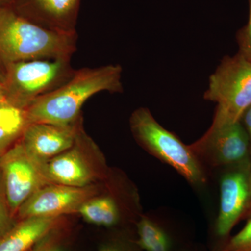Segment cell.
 I'll use <instances>...</instances> for the list:
<instances>
[{
	"label": "cell",
	"instance_id": "obj_1",
	"mask_svg": "<svg viewBox=\"0 0 251 251\" xmlns=\"http://www.w3.org/2000/svg\"><path fill=\"white\" fill-rule=\"evenodd\" d=\"M122 67L109 64L74 71L63 85L41 96L27 108L30 123L68 126L82 117L81 110L92 96L100 92L122 93Z\"/></svg>",
	"mask_w": 251,
	"mask_h": 251
},
{
	"label": "cell",
	"instance_id": "obj_2",
	"mask_svg": "<svg viewBox=\"0 0 251 251\" xmlns=\"http://www.w3.org/2000/svg\"><path fill=\"white\" fill-rule=\"evenodd\" d=\"M76 32L52 30L0 7V63L36 59H70L77 50Z\"/></svg>",
	"mask_w": 251,
	"mask_h": 251
},
{
	"label": "cell",
	"instance_id": "obj_3",
	"mask_svg": "<svg viewBox=\"0 0 251 251\" xmlns=\"http://www.w3.org/2000/svg\"><path fill=\"white\" fill-rule=\"evenodd\" d=\"M130 126L135 140L150 154L173 167L190 184H205V173L198 157L188 145L162 126L148 108H138L132 113Z\"/></svg>",
	"mask_w": 251,
	"mask_h": 251
},
{
	"label": "cell",
	"instance_id": "obj_4",
	"mask_svg": "<svg viewBox=\"0 0 251 251\" xmlns=\"http://www.w3.org/2000/svg\"><path fill=\"white\" fill-rule=\"evenodd\" d=\"M204 98L217 104L209 128L240 122L251 105V61L239 52L225 57L209 77Z\"/></svg>",
	"mask_w": 251,
	"mask_h": 251
},
{
	"label": "cell",
	"instance_id": "obj_5",
	"mask_svg": "<svg viewBox=\"0 0 251 251\" xmlns=\"http://www.w3.org/2000/svg\"><path fill=\"white\" fill-rule=\"evenodd\" d=\"M70 59H36L4 66L5 97L27 109L36 99L65 83L74 71Z\"/></svg>",
	"mask_w": 251,
	"mask_h": 251
},
{
	"label": "cell",
	"instance_id": "obj_6",
	"mask_svg": "<svg viewBox=\"0 0 251 251\" xmlns=\"http://www.w3.org/2000/svg\"><path fill=\"white\" fill-rule=\"evenodd\" d=\"M39 165L50 184L85 187L105 179L108 175L103 153L82 126L72 148Z\"/></svg>",
	"mask_w": 251,
	"mask_h": 251
},
{
	"label": "cell",
	"instance_id": "obj_7",
	"mask_svg": "<svg viewBox=\"0 0 251 251\" xmlns=\"http://www.w3.org/2000/svg\"><path fill=\"white\" fill-rule=\"evenodd\" d=\"M0 173L8 202L16 217L18 209L33 194L50 184L39 163L28 154L21 140L0 157Z\"/></svg>",
	"mask_w": 251,
	"mask_h": 251
},
{
	"label": "cell",
	"instance_id": "obj_8",
	"mask_svg": "<svg viewBox=\"0 0 251 251\" xmlns=\"http://www.w3.org/2000/svg\"><path fill=\"white\" fill-rule=\"evenodd\" d=\"M201 162L212 166L240 165L249 156L250 140L240 122L209 128L197 141L188 145Z\"/></svg>",
	"mask_w": 251,
	"mask_h": 251
},
{
	"label": "cell",
	"instance_id": "obj_9",
	"mask_svg": "<svg viewBox=\"0 0 251 251\" xmlns=\"http://www.w3.org/2000/svg\"><path fill=\"white\" fill-rule=\"evenodd\" d=\"M97 185L75 187L49 184L36 191L18 209V221L29 217H62L78 212L87 200L98 196Z\"/></svg>",
	"mask_w": 251,
	"mask_h": 251
},
{
	"label": "cell",
	"instance_id": "obj_10",
	"mask_svg": "<svg viewBox=\"0 0 251 251\" xmlns=\"http://www.w3.org/2000/svg\"><path fill=\"white\" fill-rule=\"evenodd\" d=\"M219 214L214 226L218 239L214 251H220L229 239L231 231L244 214L250 201V174L247 167L224 175L221 180Z\"/></svg>",
	"mask_w": 251,
	"mask_h": 251
},
{
	"label": "cell",
	"instance_id": "obj_11",
	"mask_svg": "<svg viewBox=\"0 0 251 251\" xmlns=\"http://www.w3.org/2000/svg\"><path fill=\"white\" fill-rule=\"evenodd\" d=\"M82 126V117L68 126L30 123L25 130L21 141L34 161L43 163L72 148Z\"/></svg>",
	"mask_w": 251,
	"mask_h": 251
},
{
	"label": "cell",
	"instance_id": "obj_12",
	"mask_svg": "<svg viewBox=\"0 0 251 251\" xmlns=\"http://www.w3.org/2000/svg\"><path fill=\"white\" fill-rule=\"evenodd\" d=\"M62 217H29L20 220L0 238V251H27L60 224Z\"/></svg>",
	"mask_w": 251,
	"mask_h": 251
},
{
	"label": "cell",
	"instance_id": "obj_13",
	"mask_svg": "<svg viewBox=\"0 0 251 251\" xmlns=\"http://www.w3.org/2000/svg\"><path fill=\"white\" fill-rule=\"evenodd\" d=\"M79 0H31L46 23V28L64 33L75 32L73 26Z\"/></svg>",
	"mask_w": 251,
	"mask_h": 251
},
{
	"label": "cell",
	"instance_id": "obj_14",
	"mask_svg": "<svg viewBox=\"0 0 251 251\" xmlns=\"http://www.w3.org/2000/svg\"><path fill=\"white\" fill-rule=\"evenodd\" d=\"M29 124L27 109L0 100V157L21 140Z\"/></svg>",
	"mask_w": 251,
	"mask_h": 251
},
{
	"label": "cell",
	"instance_id": "obj_15",
	"mask_svg": "<svg viewBox=\"0 0 251 251\" xmlns=\"http://www.w3.org/2000/svg\"><path fill=\"white\" fill-rule=\"evenodd\" d=\"M77 213L87 222L103 227H113L120 221L119 206L110 196H96L87 200Z\"/></svg>",
	"mask_w": 251,
	"mask_h": 251
},
{
	"label": "cell",
	"instance_id": "obj_16",
	"mask_svg": "<svg viewBox=\"0 0 251 251\" xmlns=\"http://www.w3.org/2000/svg\"><path fill=\"white\" fill-rule=\"evenodd\" d=\"M137 245L144 251H174V239L161 225L147 216L137 224Z\"/></svg>",
	"mask_w": 251,
	"mask_h": 251
},
{
	"label": "cell",
	"instance_id": "obj_17",
	"mask_svg": "<svg viewBox=\"0 0 251 251\" xmlns=\"http://www.w3.org/2000/svg\"><path fill=\"white\" fill-rule=\"evenodd\" d=\"M18 221L10 207L0 173V238L9 232Z\"/></svg>",
	"mask_w": 251,
	"mask_h": 251
},
{
	"label": "cell",
	"instance_id": "obj_18",
	"mask_svg": "<svg viewBox=\"0 0 251 251\" xmlns=\"http://www.w3.org/2000/svg\"><path fill=\"white\" fill-rule=\"evenodd\" d=\"M220 251H251V218L242 230L229 238Z\"/></svg>",
	"mask_w": 251,
	"mask_h": 251
},
{
	"label": "cell",
	"instance_id": "obj_19",
	"mask_svg": "<svg viewBox=\"0 0 251 251\" xmlns=\"http://www.w3.org/2000/svg\"><path fill=\"white\" fill-rule=\"evenodd\" d=\"M249 18L245 27L238 31L237 40L239 53L251 61V0H249Z\"/></svg>",
	"mask_w": 251,
	"mask_h": 251
},
{
	"label": "cell",
	"instance_id": "obj_20",
	"mask_svg": "<svg viewBox=\"0 0 251 251\" xmlns=\"http://www.w3.org/2000/svg\"><path fill=\"white\" fill-rule=\"evenodd\" d=\"M56 229L36 243L31 251H66L65 249L55 239Z\"/></svg>",
	"mask_w": 251,
	"mask_h": 251
},
{
	"label": "cell",
	"instance_id": "obj_21",
	"mask_svg": "<svg viewBox=\"0 0 251 251\" xmlns=\"http://www.w3.org/2000/svg\"><path fill=\"white\" fill-rule=\"evenodd\" d=\"M98 251H132L130 249L127 248L125 245L120 244H104L99 248Z\"/></svg>",
	"mask_w": 251,
	"mask_h": 251
},
{
	"label": "cell",
	"instance_id": "obj_22",
	"mask_svg": "<svg viewBox=\"0 0 251 251\" xmlns=\"http://www.w3.org/2000/svg\"><path fill=\"white\" fill-rule=\"evenodd\" d=\"M242 119L244 120V125H245L244 128L247 130L251 143V105L244 112Z\"/></svg>",
	"mask_w": 251,
	"mask_h": 251
},
{
	"label": "cell",
	"instance_id": "obj_23",
	"mask_svg": "<svg viewBox=\"0 0 251 251\" xmlns=\"http://www.w3.org/2000/svg\"><path fill=\"white\" fill-rule=\"evenodd\" d=\"M6 100L4 84H3L2 81L0 80V100Z\"/></svg>",
	"mask_w": 251,
	"mask_h": 251
},
{
	"label": "cell",
	"instance_id": "obj_24",
	"mask_svg": "<svg viewBox=\"0 0 251 251\" xmlns=\"http://www.w3.org/2000/svg\"><path fill=\"white\" fill-rule=\"evenodd\" d=\"M11 0H0V7H8V3Z\"/></svg>",
	"mask_w": 251,
	"mask_h": 251
},
{
	"label": "cell",
	"instance_id": "obj_25",
	"mask_svg": "<svg viewBox=\"0 0 251 251\" xmlns=\"http://www.w3.org/2000/svg\"><path fill=\"white\" fill-rule=\"evenodd\" d=\"M0 80L2 81L3 82H4V70L1 69V67H0Z\"/></svg>",
	"mask_w": 251,
	"mask_h": 251
},
{
	"label": "cell",
	"instance_id": "obj_26",
	"mask_svg": "<svg viewBox=\"0 0 251 251\" xmlns=\"http://www.w3.org/2000/svg\"><path fill=\"white\" fill-rule=\"evenodd\" d=\"M181 251H195L191 250V249H183V250Z\"/></svg>",
	"mask_w": 251,
	"mask_h": 251
},
{
	"label": "cell",
	"instance_id": "obj_27",
	"mask_svg": "<svg viewBox=\"0 0 251 251\" xmlns=\"http://www.w3.org/2000/svg\"><path fill=\"white\" fill-rule=\"evenodd\" d=\"M250 183H251V171L250 173Z\"/></svg>",
	"mask_w": 251,
	"mask_h": 251
}]
</instances>
